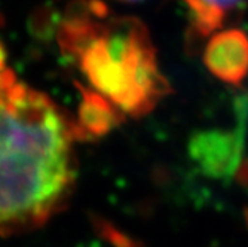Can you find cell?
<instances>
[{
    "instance_id": "cell-1",
    "label": "cell",
    "mask_w": 248,
    "mask_h": 247,
    "mask_svg": "<svg viewBox=\"0 0 248 247\" xmlns=\"http://www.w3.org/2000/svg\"><path fill=\"white\" fill-rule=\"evenodd\" d=\"M75 118L18 79L0 99V237L33 231L69 201Z\"/></svg>"
},
{
    "instance_id": "cell-2",
    "label": "cell",
    "mask_w": 248,
    "mask_h": 247,
    "mask_svg": "<svg viewBox=\"0 0 248 247\" xmlns=\"http://www.w3.org/2000/svg\"><path fill=\"white\" fill-rule=\"evenodd\" d=\"M58 45L94 93L129 118H141L171 93L149 29L139 18L111 15L98 0L72 6Z\"/></svg>"
},
{
    "instance_id": "cell-3",
    "label": "cell",
    "mask_w": 248,
    "mask_h": 247,
    "mask_svg": "<svg viewBox=\"0 0 248 247\" xmlns=\"http://www.w3.org/2000/svg\"><path fill=\"white\" fill-rule=\"evenodd\" d=\"M244 139L238 131L207 130L199 131L189 142L192 161L213 179H231L242 164Z\"/></svg>"
},
{
    "instance_id": "cell-4",
    "label": "cell",
    "mask_w": 248,
    "mask_h": 247,
    "mask_svg": "<svg viewBox=\"0 0 248 247\" xmlns=\"http://www.w3.org/2000/svg\"><path fill=\"white\" fill-rule=\"evenodd\" d=\"M202 60L214 78L241 85L248 75V34L239 29L217 32L205 45Z\"/></svg>"
},
{
    "instance_id": "cell-5",
    "label": "cell",
    "mask_w": 248,
    "mask_h": 247,
    "mask_svg": "<svg viewBox=\"0 0 248 247\" xmlns=\"http://www.w3.org/2000/svg\"><path fill=\"white\" fill-rule=\"evenodd\" d=\"M82 103L79 115L75 118L78 137H100L108 132L115 125L124 121V115L118 112L106 99L94 93L93 89L80 88Z\"/></svg>"
},
{
    "instance_id": "cell-6",
    "label": "cell",
    "mask_w": 248,
    "mask_h": 247,
    "mask_svg": "<svg viewBox=\"0 0 248 247\" xmlns=\"http://www.w3.org/2000/svg\"><path fill=\"white\" fill-rule=\"evenodd\" d=\"M187 8L189 29L195 37L216 34L231 12L244 5L245 0H180Z\"/></svg>"
},
{
    "instance_id": "cell-7",
    "label": "cell",
    "mask_w": 248,
    "mask_h": 247,
    "mask_svg": "<svg viewBox=\"0 0 248 247\" xmlns=\"http://www.w3.org/2000/svg\"><path fill=\"white\" fill-rule=\"evenodd\" d=\"M15 81H16V76L14 70L8 66L6 52L2 47V43H0V99H2L5 91Z\"/></svg>"
},
{
    "instance_id": "cell-8",
    "label": "cell",
    "mask_w": 248,
    "mask_h": 247,
    "mask_svg": "<svg viewBox=\"0 0 248 247\" xmlns=\"http://www.w3.org/2000/svg\"><path fill=\"white\" fill-rule=\"evenodd\" d=\"M118 2H124V3H137V2H141V0H118Z\"/></svg>"
}]
</instances>
